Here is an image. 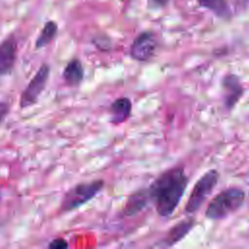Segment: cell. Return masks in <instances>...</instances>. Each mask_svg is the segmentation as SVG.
Masks as SVG:
<instances>
[{
    "instance_id": "cell-1",
    "label": "cell",
    "mask_w": 249,
    "mask_h": 249,
    "mask_svg": "<svg viewBox=\"0 0 249 249\" xmlns=\"http://www.w3.org/2000/svg\"><path fill=\"white\" fill-rule=\"evenodd\" d=\"M187 185L188 177L181 167L168 169L154 180L148 192L160 216L168 217L173 214L184 196Z\"/></svg>"
},
{
    "instance_id": "cell-2",
    "label": "cell",
    "mask_w": 249,
    "mask_h": 249,
    "mask_svg": "<svg viewBox=\"0 0 249 249\" xmlns=\"http://www.w3.org/2000/svg\"><path fill=\"white\" fill-rule=\"evenodd\" d=\"M245 193L240 188H229L217 195L208 204L205 216L211 220H220L235 212L244 202Z\"/></svg>"
},
{
    "instance_id": "cell-3",
    "label": "cell",
    "mask_w": 249,
    "mask_h": 249,
    "mask_svg": "<svg viewBox=\"0 0 249 249\" xmlns=\"http://www.w3.org/2000/svg\"><path fill=\"white\" fill-rule=\"evenodd\" d=\"M104 187L103 180H93L79 183L70 188L63 196L59 210L69 212L91 200Z\"/></svg>"
},
{
    "instance_id": "cell-4",
    "label": "cell",
    "mask_w": 249,
    "mask_h": 249,
    "mask_svg": "<svg viewBox=\"0 0 249 249\" xmlns=\"http://www.w3.org/2000/svg\"><path fill=\"white\" fill-rule=\"evenodd\" d=\"M219 178V173L217 170L212 169L208 170L204 173L195 184L190 196L188 198V202L185 206V210L187 213H195L200 207V205L204 202L207 196L214 190Z\"/></svg>"
},
{
    "instance_id": "cell-5",
    "label": "cell",
    "mask_w": 249,
    "mask_h": 249,
    "mask_svg": "<svg viewBox=\"0 0 249 249\" xmlns=\"http://www.w3.org/2000/svg\"><path fill=\"white\" fill-rule=\"evenodd\" d=\"M50 65L43 63L20 94L19 107L21 109L34 105L45 89L50 76Z\"/></svg>"
},
{
    "instance_id": "cell-6",
    "label": "cell",
    "mask_w": 249,
    "mask_h": 249,
    "mask_svg": "<svg viewBox=\"0 0 249 249\" xmlns=\"http://www.w3.org/2000/svg\"><path fill=\"white\" fill-rule=\"evenodd\" d=\"M158 48V39L152 31H143L138 34L133 40L129 55L132 59L140 62L150 60Z\"/></svg>"
},
{
    "instance_id": "cell-7",
    "label": "cell",
    "mask_w": 249,
    "mask_h": 249,
    "mask_svg": "<svg viewBox=\"0 0 249 249\" xmlns=\"http://www.w3.org/2000/svg\"><path fill=\"white\" fill-rule=\"evenodd\" d=\"M17 53L18 42L14 35L0 43V76L11 72L17 60Z\"/></svg>"
},
{
    "instance_id": "cell-8",
    "label": "cell",
    "mask_w": 249,
    "mask_h": 249,
    "mask_svg": "<svg viewBox=\"0 0 249 249\" xmlns=\"http://www.w3.org/2000/svg\"><path fill=\"white\" fill-rule=\"evenodd\" d=\"M224 102L228 110H231L243 94V87L237 76L230 74L223 79L222 83Z\"/></svg>"
},
{
    "instance_id": "cell-9",
    "label": "cell",
    "mask_w": 249,
    "mask_h": 249,
    "mask_svg": "<svg viewBox=\"0 0 249 249\" xmlns=\"http://www.w3.org/2000/svg\"><path fill=\"white\" fill-rule=\"evenodd\" d=\"M132 109L131 100L126 96H122L115 99L109 107L110 123L118 125L124 123L130 116Z\"/></svg>"
},
{
    "instance_id": "cell-10",
    "label": "cell",
    "mask_w": 249,
    "mask_h": 249,
    "mask_svg": "<svg viewBox=\"0 0 249 249\" xmlns=\"http://www.w3.org/2000/svg\"><path fill=\"white\" fill-rule=\"evenodd\" d=\"M150 199L148 189H141L131 194L124 206L123 213L124 216H134L138 214L148 203Z\"/></svg>"
},
{
    "instance_id": "cell-11",
    "label": "cell",
    "mask_w": 249,
    "mask_h": 249,
    "mask_svg": "<svg viewBox=\"0 0 249 249\" xmlns=\"http://www.w3.org/2000/svg\"><path fill=\"white\" fill-rule=\"evenodd\" d=\"M62 77L68 87H78L84 79V67L81 60L77 57L70 59L63 69Z\"/></svg>"
},
{
    "instance_id": "cell-12",
    "label": "cell",
    "mask_w": 249,
    "mask_h": 249,
    "mask_svg": "<svg viewBox=\"0 0 249 249\" xmlns=\"http://www.w3.org/2000/svg\"><path fill=\"white\" fill-rule=\"evenodd\" d=\"M194 226V220H183L169 230L166 236L160 241L161 246L170 247L183 239Z\"/></svg>"
},
{
    "instance_id": "cell-13",
    "label": "cell",
    "mask_w": 249,
    "mask_h": 249,
    "mask_svg": "<svg viewBox=\"0 0 249 249\" xmlns=\"http://www.w3.org/2000/svg\"><path fill=\"white\" fill-rule=\"evenodd\" d=\"M198 4L219 18H229L231 12L227 0H197Z\"/></svg>"
},
{
    "instance_id": "cell-14",
    "label": "cell",
    "mask_w": 249,
    "mask_h": 249,
    "mask_svg": "<svg viewBox=\"0 0 249 249\" xmlns=\"http://www.w3.org/2000/svg\"><path fill=\"white\" fill-rule=\"evenodd\" d=\"M57 30H58V26L55 21L53 20L47 21L44 24L39 36L35 41V49L39 50L48 46L56 36Z\"/></svg>"
},
{
    "instance_id": "cell-15",
    "label": "cell",
    "mask_w": 249,
    "mask_h": 249,
    "mask_svg": "<svg viewBox=\"0 0 249 249\" xmlns=\"http://www.w3.org/2000/svg\"><path fill=\"white\" fill-rule=\"evenodd\" d=\"M68 246L69 245H68L67 240H65L62 237H57V238L53 239L48 245V247L52 248V249H64V248H67Z\"/></svg>"
},
{
    "instance_id": "cell-16",
    "label": "cell",
    "mask_w": 249,
    "mask_h": 249,
    "mask_svg": "<svg viewBox=\"0 0 249 249\" xmlns=\"http://www.w3.org/2000/svg\"><path fill=\"white\" fill-rule=\"evenodd\" d=\"M10 112V105L5 101H0V124L5 120Z\"/></svg>"
},
{
    "instance_id": "cell-17",
    "label": "cell",
    "mask_w": 249,
    "mask_h": 249,
    "mask_svg": "<svg viewBox=\"0 0 249 249\" xmlns=\"http://www.w3.org/2000/svg\"><path fill=\"white\" fill-rule=\"evenodd\" d=\"M170 0H147L148 6L153 9H159L165 7Z\"/></svg>"
},
{
    "instance_id": "cell-18",
    "label": "cell",
    "mask_w": 249,
    "mask_h": 249,
    "mask_svg": "<svg viewBox=\"0 0 249 249\" xmlns=\"http://www.w3.org/2000/svg\"><path fill=\"white\" fill-rule=\"evenodd\" d=\"M236 3L239 7L241 8H245L247 7V5L249 4V0H236Z\"/></svg>"
}]
</instances>
